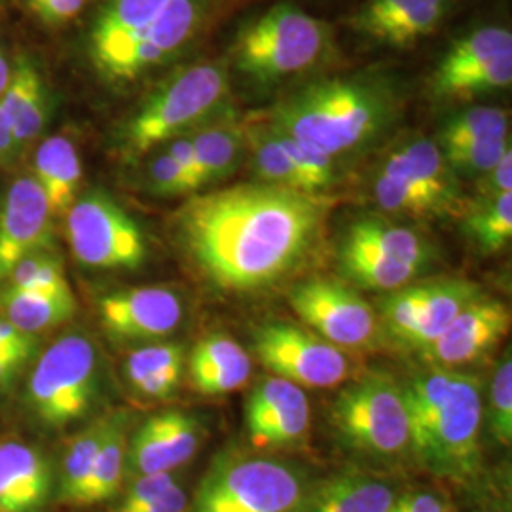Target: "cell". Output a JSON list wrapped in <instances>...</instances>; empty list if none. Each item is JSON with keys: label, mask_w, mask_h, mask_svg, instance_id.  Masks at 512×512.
I'll use <instances>...</instances> for the list:
<instances>
[{"label": "cell", "mask_w": 512, "mask_h": 512, "mask_svg": "<svg viewBox=\"0 0 512 512\" xmlns=\"http://www.w3.org/2000/svg\"><path fill=\"white\" fill-rule=\"evenodd\" d=\"M321 196L238 184L194 196L177 213V236L203 275L226 293H255L294 270L327 217Z\"/></svg>", "instance_id": "1"}, {"label": "cell", "mask_w": 512, "mask_h": 512, "mask_svg": "<svg viewBox=\"0 0 512 512\" xmlns=\"http://www.w3.org/2000/svg\"><path fill=\"white\" fill-rule=\"evenodd\" d=\"M401 107V95L391 80L378 74H346L285 93L264 120L338 162L376 145L397 124Z\"/></svg>", "instance_id": "2"}, {"label": "cell", "mask_w": 512, "mask_h": 512, "mask_svg": "<svg viewBox=\"0 0 512 512\" xmlns=\"http://www.w3.org/2000/svg\"><path fill=\"white\" fill-rule=\"evenodd\" d=\"M401 385L414 458L435 475L473 478L482 461L480 380L454 368H433Z\"/></svg>", "instance_id": "3"}, {"label": "cell", "mask_w": 512, "mask_h": 512, "mask_svg": "<svg viewBox=\"0 0 512 512\" xmlns=\"http://www.w3.org/2000/svg\"><path fill=\"white\" fill-rule=\"evenodd\" d=\"M230 107V73L222 61H203L164 78L116 131L126 160L145 158L169 141L215 120Z\"/></svg>", "instance_id": "4"}, {"label": "cell", "mask_w": 512, "mask_h": 512, "mask_svg": "<svg viewBox=\"0 0 512 512\" xmlns=\"http://www.w3.org/2000/svg\"><path fill=\"white\" fill-rule=\"evenodd\" d=\"M330 50L327 21L291 2H279L239 27L230 61L247 82L268 88L315 69Z\"/></svg>", "instance_id": "5"}, {"label": "cell", "mask_w": 512, "mask_h": 512, "mask_svg": "<svg viewBox=\"0 0 512 512\" xmlns=\"http://www.w3.org/2000/svg\"><path fill=\"white\" fill-rule=\"evenodd\" d=\"M103 384L99 351L82 332H69L38 355L25 391L27 412L46 431L84 420Z\"/></svg>", "instance_id": "6"}, {"label": "cell", "mask_w": 512, "mask_h": 512, "mask_svg": "<svg viewBox=\"0 0 512 512\" xmlns=\"http://www.w3.org/2000/svg\"><path fill=\"white\" fill-rule=\"evenodd\" d=\"M308 494L291 465L230 452L215 459L190 512H300Z\"/></svg>", "instance_id": "7"}, {"label": "cell", "mask_w": 512, "mask_h": 512, "mask_svg": "<svg viewBox=\"0 0 512 512\" xmlns=\"http://www.w3.org/2000/svg\"><path fill=\"white\" fill-rule=\"evenodd\" d=\"M330 421L349 448L366 456L397 458L408 452L403 385L389 372H368L344 387L330 406Z\"/></svg>", "instance_id": "8"}, {"label": "cell", "mask_w": 512, "mask_h": 512, "mask_svg": "<svg viewBox=\"0 0 512 512\" xmlns=\"http://www.w3.org/2000/svg\"><path fill=\"white\" fill-rule=\"evenodd\" d=\"M74 258L97 270H137L147 262V238L139 222L109 194L92 190L76 198L65 215Z\"/></svg>", "instance_id": "9"}, {"label": "cell", "mask_w": 512, "mask_h": 512, "mask_svg": "<svg viewBox=\"0 0 512 512\" xmlns=\"http://www.w3.org/2000/svg\"><path fill=\"white\" fill-rule=\"evenodd\" d=\"M213 14V0H169L147 29L114 55L99 74L114 84L133 82L186 52Z\"/></svg>", "instance_id": "10"}, {"label": "cell", "mask_w": 512, "mask_h": 512, "mask_svg": "<svg viewBox=\"0 0 512 512\" xmlns=\"http://www.w3.org/2000/svg\"><path fill=\"white\" fill-rule=\"evenodd\" d=\"M256 357L274 376L298 387H334L349 376L351 363L338 346L308 330L268 323L255 330Z\"/></svg>", "instance_id": "11"}, {"label": "cell", "mask_w": 512, "mask_h": 512, "mask_svg": "<svg viewBox=\"0 0 512 512\" xmlns=\"http://www.w3.org/2000/svg\"><path fill=\"white\" fill-rule=\"evenodd\" d=\"M296 315L338 348H359L374 340L378 317L361 294L336 281H304L289 294Z\"/></svg>", "instance_id": "12"}, {"label": "cell", "mask_w": 512, "mask_h": 512, "mask_svg": "<svg viewBox=\"0 0 512 512\" xmlns=\"http://www.w3.org/2000/svg\"><path fill=\"white\" fill-rule=\"evenodd\" d=\"M97 313L112 340L147 342L179 329L184 306L173 289L152 285L105 294L97 304Z\"/></svg>", "instance_id": "13"}, {"label": "cell", "mask_w": 512, "mask_h": 512, "mask_svg": "<svg viewBox=\"0 0 512 512\" xmlns=\"http://www.w3.org/2000/svg\"><path fill=\"white\" fill-rule=\"evenodd\" d=\"M46 249H54V217L33 175H23L0 207V285L25 256Z\"/></svg>", "instance_id": "14"}, {"label": "cell", "mask_w": 512, "mask_h": 512, "mask_svg": "<svg viewBox=\"0 0 512 512\" xmlns=\"http://www.w3.org/2000/svg\"><path fill=\"white\" fill-rule=\"evenodd\" d=\"M245 423L258 448H293L310 431V401L302 387L277 376L264 378L247 399Z\"/></svg>", "instance_id": "15"}, {"label": "cell", "mask_w": 512, "mask_h": 512, "mask_svg": "<svg viewBox=\"0 0 512 512\" xmlns=\"http://www.w3.org/2000/svg\"><path fill=\"white\" fill-rule=\"evenodd\" d=\"M509 329V306L497 298L480 294L459 313L440 338L421 349V355L439 368L469 365L494 349Z\"/></svg>", "instance_id": "16"}, {"label": "cell", "mask_w": 512, "mask_h": 512, "mask_svg": "<svg viewBox=\"0 0 512 512\" xmlns=\"http://www.w3.org/2000/svg\"><path fill=\"white\" fill-rule=\"evenodd\" d=\"M202 444V423L183 410L150 416L128 440L126 467L135 475L175 473Z\"/></svg>", "instance_id": "17"}, {"label": "cell", "mask_w": 512, "mask_h": 512, "mask_svg": "<svg viewBox=\"0 0 512 512\" xmlns=\"http://www.w3.org/2000/svg\"><path fill=\"white\" fill-rule=\"evenodd\" d=\"M450 0H366L351 29L389 48H410L437 31Z\"/></svg>", "instance_id": "18"}, {"label": "cell", "mask_w": 512, "mask_h": 512, "mask_svg": "<svg viewBox=\"0 0 512 512\" xmlns=\"http://www.w3.org/2000/svg\"><path fill=\"white\" fill-rule=\"evenodd\" d=\"M54 492V467L40 448L0 440V512H42Z\"/></svg>", "instance_id": "19"}, {"label": "cell", "mask_w": 512, "mask_h": 512, "mask_svg": "<svg viewBox=\"0 0 512 512\" xmlns=\"http://www.w3.org/2000/svg\"><path fill=\"white\" fill-rule=\"evenodd\" d=\"M380 173L403 179L433 194L446 203L454 215L465 209L459 177L446 162L439 145L431 139H412L395 148L385 158Z\"/></svg>", "instance_id": "20"}, {"label": "cell", "mask_w": 512, "mask_h": 512, "mask_svg": "<svg viewBox=\"0 0 512 512\" xmlns=\"http://www.w3.org/2000/svg\"><path fill=\"white\" fill-rule=\"evenodd\" d=\"M0 107L12 122L19 158L42 135L52 110L44 76L31 57H19L12 67V78L0 97Z\"/></svg>", "instance_id": "21"}, {"label": "cell", "mask_w": 512, "mask_h": 512, "mask_svg": "<svg viewBox=\"0 0 512 512\" xmlns=\"http://www.w3.org/2000/svg\"><path fill=\"white\" fill-rule=\"evenodd\" d=\"M169 0H107L93 19L88 50L97 73L139 37Z\"/></svg>", "instance_id": "22"}, {"label": "cell", "mask_w": 512, "mask_h": 512, "mask_svg": "<svg viewBox=\"0 0 512 512\" xmlns=\"http://www.w3.org/2000/svg\"><path fill=\"white\" fill-rule=\"evenodd\" d=\"M190 382L202 395H226L247 384L253 363L236 340L211 334L190 353Z\"/></svg>", "instance_id": "23"}, {"label": "cell", "mask_w": 512, "mask_h": 512, "mask_svg": "<svg viewBox=\"0 0 512 512\" xmlns=\"http://www.w3.org/2000/svg\"><path fill=\"white\" fill-rule=\"evenodd\" d=\"M194 148V171L200 188L228 179L241 164L245 152V124L228 109L188 133Z\"/></svg>", "instance_id": "24"}, {"label": "cell", "mask_w": 512, "mask_h": 512, "mask_svg": "<svg viewBox=\"0 0 512 512\" xmlns=\"http://www.w3.org/2000/svg\"><path fill=\"white\" fill-rule=\"evenodd\" d=\"M33 179L44 192L52 217H65L78 198L84 177L80 152L65 135H52L38 145Z\"/></svg>", "instance_id": "25"}, {"label": "cell", "mask_w": 512, "mask_h": 512, "mask_svg": "<svg viewBox=\"0 0 512 512\" xmlns=\"http://www.w3.org/2000/svg\"><path fill=\"white\" fill-rule=\"evenodd\" d=\"M342 243L378 253L389 260L425 268L435 260V247L414 228L378 217L353 220Z\"/></svg>", "instance_id": "26"}, {"label": "cell", "mask_w": 512, "mask_h": 512, "mask_svg": "<svg viewBox=\"0 0 512 512\" xmlns=\"http://www.w3.org/2000/svg\"><path fill=\"white\" fill-rule=\"evenodd\" d=\"M184 348L177 342L148 344L131 351L124 374L133 393L147 401L171 399L183 380Z\"/></svg>", "instance_id": "27"}, {"label": "cell", "mask_w": 512, "mask_h": 512, "mask_svg": "<svg viewBox=\"0 0 512 512\" xmlns=\"http://www.w3.org/2000/svg\"><path fill=\"white\" fill-rule=\"evenodd\" d=\"M480 289L476 283L465 279H446V281H433L425 283V300L421 310L420 321L404 348L421 349L431 346L442 332L452 325V321L465 310L476 296H480Z\"/></svg>", "instance_id": "28"}, {"label": "cell", "mask_w": 512, "mask_h": 512, "mask_svg": "<svg viewBox=\"0 0 512 512\" xmlns=\"http://www.w3.org/2000/svg\"><path fill=\"white\" fill-rule=\"evenodd\" d=\"M129 414L126 410L112 412L109 433L93 461L90 476L74 499L73 507H92L109 501L118 494L126 473L128 458Z\"/></svg>", "instance_id": "29"}, {"label": "cell", "mask_w": 512, "mask_h": 512, "mask_svg": "<svg viewBox=\"0 0 512 512\" xmlns=\"http://www.w3.org/2000/svg\"><path fill=\"white\" fill-rule=\"evenodd\" d=\"M393 490L376 478L363 475L336 476L308 494L300 512H389Z\"/></svg>", "instance_id": "30"}, {"label": "cell", "mask_w": 512, "mask_h": 512, "mask_svg": "<svg viewBox=\"0 0 512 512\" xmlns=\"http://www.w3.org/2000/svg\"><path fill=\"white\" fill-rule=\"evenodd\" d=\"M2 317L16 329L38 336L57 329L76 313V298L69 293H44V291H2L0 294Z\"/></svg>", "instance_id": "31"}, {"label": "cell", "mask_w": 512, "mask_h": 512, "mask_svg": "<svg viewBox=\"0 0 512 512\" xmlns=\"http://www.w3.org/2000/svg\"><path fill=\"white\" fill-rule=\"evenodd\" d=\"M340 268L351 283L370 291L391 293L410 285L421 268L395 262L385 256L366 251L361 247H353L348 243H340Z\"/></svg>", "instance_id": "32"}, {"label": "cell", "mask_w": 512, "mask_h": 512, "mask_svg": "<svg viewBox=\"0 0 512 512\" xmlns=\"http://www.w3.org/2000/svg\"><path fill=\"white\" fill-rule=\"evenodd\" d=\"M512 54V33L501 25H486L456 40L433 71L431 80L482 67L501 55Z\"/></svg>", "instance_id": "33"}, {"label": "cell", "mask_w": 512, "mask_h": 512, "mask_svg": "<svg viewBox=\"0 0 512 512\" xmlns=\"http://www.w3.org/2000/svg\"><path fill=\"white\" fill-rule=\"evenodd\" d=\"M112 414H107L103 418H97L90 427L80 431L74 437L63 456L61 463V475L55 488V497L59 503L73 507L74 499L84 486L86 478L90 476L93 461L97 458L105 437L109 433Z\"/></svg>", "instance_id": "34"}, {"label": "cell", "mask_w": 512, "mask_h": 512, "mask_svg": "<svg viewBox=\"0 0 512 512\" xmlns=\"http://www.w3.org/2000/svg\"><path fill=\"white\" fill-rule=\"evenodd\" d=\"M463 230L482 253L503 251L512 238V194L476 198L463 209Z\"/></svg>", "instance_id": "35"}, {"label": "cell", "mask_w": 512, "mask_h": 512, "mask_svg": "<svg viewBox=\"0 0 512 512\" xmlns=\"http://www.w3.org/2000/svg\"><path fill=\"white\" fill-rule=\"evenodd\" d=\"M509 131L511 116L507 110L497 107H471L448 116L440 126L435 143L439 148L461 147L511 137Z\"/></svg>", "instance_id": "36"}, {"label": "cell", "mask_w": 512, "mask_h": 512, "mask_svg": "<svg viewBox=\"0 0 512 512\" xmlns=\"http://www.w3.org/2000/svg\"><path fill=\"white\" fill-rule=\"evenodd\" d=\"M511 84L512 54H505L482 67L431 80V93L437 99H475L480 95L509 90Z\"/></svg>", "instance_id": "37"}, {"label": "cell", "mask_w": 512, "mask_h": 512, "mask_svg": "<svg viewBox=\"0 0 512 512\" xmlns=\"http://www.w3.org/2000/svg\"><path fill=\"white\" fill-rule=\"evenodd\" d=\"M374 202L389 213H404L412 217H446L454 211L435 198L433 194L421 190L403 179L380 173L374 179Z\"/></svg>", "instance_id": "38"}, {"label": "cell", "mask_w": 512, "mask_h": 512, "mask_svg": "<svg viewBox=\"0 0 512 512\" xmlns=\"http://www.w3.org/2000/svg\"><path fill=\"white\" fill-rule=\"evenodd\" d=\"M2 291L69 293L73 289L67 281L61 258L55 255L54 249H46L25 256L4 281Z\"/></svg>", "instance_id": "39"}, {"label": "cell", "mask_w": 512, "mask_h": 512, "mask_svg": "<svg viewBox=\"0 0 512 512\" xmlns=\"http://www.w3.org/2000/svg\"><path fill=\"white\" fill-rule=\"evenodd\" d=\"M425 300V283L406 285L403 289L387 293L380 302V315L384 323L385 334L404 346L412 330L420 321Z\"/></svg>", "instance_id": "40"}, {"label": "cell", "mask_w": 512, "mask_h": 512, "mask_svg": "<svg viewBox=\"0 0 512 512\" xmlns=\"http://www.w3.org/2000/svg\"><path fill=\"white\" fill-rule=\"evenodd\" d=\"M448 165L458 177H482L494 165L503 160L505 154L512 152L511 137L471 143L461 147L440 148Z\"/></svg>", "instance_id": "41"}, {"label": "cell", "mask_w": 512, "mask_h": 512, "mask_svg": "<svg viewBox=\"0 0 512 512\" xmlns=\"http://www.w3.org/2000/svg\"><path fill=\"white\" fill-rule=\"evenodd\" d=\"M488 421L497 442L509 446L512 442V363L509 353L495 370L490 389Z\"/></svg>", "instance_id": "42"}, {"label": "cell", "mask_w": 512, "mask_h": 512, "mask_svg": "<svg viewBox=\"0 0 512 512\" xmlns=\"http://www.w3.org/2000/svg\"><path fill=\"white\" fill-rule=\"evenodd\" d=\"M147 186L154 196H186L198 190L194 177L175 162L167 150H160L147 167Z\"/></svg>", "instance_id": "43"}, {"label": "cell", "mask_w": 512, "mask_h": 512, "mask_svg": "<svg viewBox=\"0 0 512 512\" xmlns=\"http://www.w3.org/2000/svg\"><path fill=\"white\" fill-rule=\"evenodd\" d=\"M175 473L141 475L129 486L128 492L114 512H143L162 501L177 486Z\"/></svg>", "instance_id": "44"}, {"label": "cell", "mask_w": 512, "mask_h": 512, "mask_svg": "<svg viewBox=\"0 0 512 512\" xmlns=\"http://www.w3.org/2000/svg\"><path fill=\"white\" fill-rule=\"evenodd\" d=\"M31 10L48 25H65L73 21L88 0H27Z\"/></svg>", "instance_id": "45"}, {"label": "cell", "mask_w": 512, "mask_h": 512, "mask_svg": "<svg viewBox=\"0 0 512 512\" xmlns=\"http://www.w3.org/2000/svg\"><path fill=\"white\" fill-rule=\"evenodd\" d=\"M478 198H495L503 194H512V152L505 154L499 164L488 173L476 179Z\"/></svg>", "instance_id": "46"}, {"label": "cell", "mask_w": 512, "mask_h": 512, "mask_svg": "<svg viewBox=\"0 0 512 512\" xmlns=\"http://www.w3.org/2000/svg\"><path fill=\"white\" fill-rule=\"evenodd\" d=\"M0 346L27 363L37 351L38 338L16 329L8 319L0 315Z\"/></svg>", "instance_id": "47"}, {"label": "cell", "mask_w": 512, "mask_h": 512, "mask_svg": "<svg viewBox=\"0 0 512 512\" xmlns=\"http://www.w3.org/2000/svg\"><path fill=\"white\" fill-rule=\"evenodd\" d=\"M389 512H448V505L437 495L406 494L393 501Z\"/></svg>", "instance_id": "48"}, {"label": "cell", "mask_w": 512, "mask_h": 512, "mask_svg": "<svg viewBox=\"0 0 512 512\" xmlns=\"http://www.w3.org/2000/svg\"><path fill=\"white\" fill-rule=\"evenodd\" d=\"M18 158L14 129L6 112L0 107V165L12 164Z\"/></svg>", "instance_id": "49"}, {"label": "cell", "mask_w": 512, "mask_h": 512, "mask_svg": "<svg viewBox=\"0 0 512 512\" xmlns=\"http://www.w3.org/2000/svg\"><path fill=\"white\" fill-rule=\"evenodd\" d=\"M25 363L0 346V391H8L18 380Z\"/></svg>", "instance_id": "50"}, {"label": "cell", "mask_w": 512, "mask_h": 512, "mask_svg": "<svg viewBox=\"0 0 512 512\" xmlns=\"http://www.w3.org/2000/svg\"><path fill=\"white\" fill-rule=\"evenodd\" d=\"M186 507H188V499L183 488L177 484L162 501H158L156 505H152L150 509L143 512H184Z\"/></svg>", "instance_id": "51"}, {"label": "cell", "mask_w": 512, "mask_h": 512, "mask_svg": "<svg viewBox=\"0 0 512 512\" xmlns=\"http://www.w3.org/2000/svg\"><path fill=\"white\" fill-rule=\"evenodd\" d=\"M10 78H12V67H10V61L4 54V50L0 48V97H2V93L6 92Z\"/></svg>", "instance_id": "52"}]
</instances>
